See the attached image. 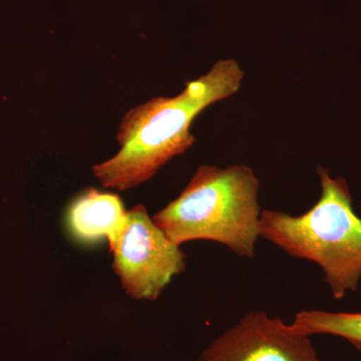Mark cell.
Segmentation results:
<instances>
[{
	"label": "cell",
	"mask_w": 361,
	"mask_h": 361,
	"mask_svg": "<svg viewBox=\"0 0 361 361\" xmlns=\"http://www.w3.org/2000/svg\"><path fill=\"white\" fill-rule=\"evenodd\" d=\"M244 71L234 59H221L188 82L174 97H157L123 116L116 140L122 146L110 160L94 166L104 188L125 191L151 179L169 161L193 146L190 127L211 104L238 92Z\"/></svg>",
	"instance_id": "cell-1"
},
{
	"label": "cell",
	"mask_w": 361,
	"mask_h": 361,
	"mask_svg": "<svg viewBox=\"0 0 361 361\" xmlns=\"http://www.w3.org/2000/svg\"><path fill=\"white\" fill-rule=\"evenodd\" d=\"M258 197L259 180L248 166H200L153 221L176 245L210 240L253 258L262 213Z\"/></svg>",
	"instance_id": "cell-2"
},
{
	"label": "cell",
	"mask_w": 361,
	"mask_h": 361,
	"mask_svg": "<svg viewBox=\"0 0 361 361\" xmlns=\"http://www.w3.org/2000/svg\"><path fill=\"white\" fill-rule=\"evenodd\" d=\"M319 200L300 216L263 210L260 237L292 257L312 261L322 268L334 298L356 291L361 278V218L353 206L348 182L318 169Z\"/></svg>",
	"instance_id": "cell-3"
},
{
	"label": "cell",
	"mask_w": 361,
	"mask_h": 361,
	"mask_svg": "<svg viewBox=\"0 0 361 361\" xmlns=\"http://www.w3.org/2000/svg\"><path fill=\"white\" fill-rule=\"evenodd\" d=\"M113 268L132 298L156 300L172 278L186 269V255L149 217L146 207L128 211L115 247Z\"/></svg>",
	"instance_id": "cell-4"
},
{
	"label": "cell",
	"mask_w": 361,
	"mask_h": 361,
	"mask_svg": "<svg viewBox=\"0 0 361 361\" xmlns=\"http://www.w3.org/2000/svg\"><path fill=\"white\" fill-rule=\"evenodd\" d=\"M310 337L279 318L252 311L211 342L198 361H322Z\"/></svg>",
	"instance_id": "cell-5"
},
{
	"label": "cell",
	"mask_w": 361,
	"mask_h": 361,
	"mask_svg": "<svg viewBox=\"0 0 361 361\" xmlns=\"http://www.w3.org/2000/svg\"><path fill=\"white\" fill-rule=\"evenodd\" d=\"M127 219L128 211L120 197L97 189L80 195L68 210V224L77 238L94 241L106 237L111 250L120 239Z\"/></svg>",
	"instance_id": "cell-6"
},
{
	"label": "cell",
	"mask_w": 361,
	"mask_h": 361,
	"mask_svg": "<svg viewBox=\"0 0 361 361\" xmlns=\"http://www.w3.org/2000/svg\"><path fill=\"white\" fill-rule=\"evenodd\" d=\"M291 324L307 336L329 334L341 337L361 351V312L303 310L297 313Z\"/></svg>",
	"instance_id": "cell-7"
}]
</instances>
